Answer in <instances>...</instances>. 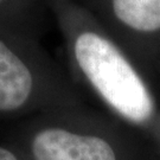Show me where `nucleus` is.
<instances>
[{
	"mask_svg": "<svg viewBox=\"0 0 160 160\" xmlns=\"http://www.w3.org/2000/svg\"><path fill=\"white\" fill-rule=\"evenodd\" d=\"M46 1L62 32L69 74L81 92L92 94L120 122L152 123L155 101L127 50L77 0Z\"/></svg>",
	"mask_w": 160,
	"mask_h": 160,
	"instance_id": "obj_1",
	"label": "nucleus"
},
{
	"mask_svg": "<svg viewBox=\"0 0 160 160\" xmlns=\"http://www.w3.org/2000/svg\"><path fill=\"white\" fill-rule=\"evenodd\" d=\"M6 140L26 160H128L120 121L88 103L18 121Z\"/></svg>",
	"mask_w": 160,
	"mask_h": 160,
	"instance_id": "obj_2",
	"label": "nucleus"
},
{
	"mask_svg": "<svg viewBox=\"0 0 160 160\" xmlns=\"http://www.w3.org/2000/svg\"><path fill=\"white\" fill-rule=\"evenodd\" d=\"M87 103L40 40L0 29V122Z\"/></svg>",
	"mask_w": 160,
	"mask_h": 160,
	"instance_id": "obj_3",
	"label": "nucleus"
},
{
	"mask_svg": "<svg viewBox=\"0 0 160 160\" xmlns=\"http://www.w3.org/2000/svg\"><path fill=\"white\" fill-rule=\"evenodd\" d=\"M118 42L125 34L160 31V0H77Z\"/></svg>",
	"mask_w": 160,
	"mask_h": 160,
	"instance_id": "obj_4",
	"label": "nucleus"
},
{
	"mask_svg": "<svg viewBox=\"0 0 160 160\" xmlns=\"http://www.w3.org/2000/svg\"><path fill=\"white\" fill-rule=\"evenodd\" d=\"M51 11L46 0H0V29L40 40Z\"/></svg>",
	"mask_w": 160,
	"mask_h": 160,
	"instance_id": "obj_5",
	"label": "nucleus"
},
{
	"mask_svg": "<svg viewBox=\"0 0 160 160\" xmlns=\"http://www.w3.org/2000/svg\"><path fill=\"white\" fill-rule=\"evenodd\" d=\"M0 160H26L19 149L7 140L0 142Z\"/></svg>",
	"mask_w": 160,
	"mask_h": 160,
	"instance_id": "obj_6",
	"label": "nucleus"
}]
</instances>
